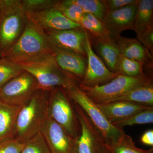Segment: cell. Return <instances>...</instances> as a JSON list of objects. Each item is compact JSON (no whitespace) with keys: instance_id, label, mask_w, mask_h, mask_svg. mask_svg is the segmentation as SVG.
<instances>
[{"instance_id":"cell-18","label":"cell","mask_w":153,"mask_h":153,"mask_svg":"<svg viewBox=\"0 0 153 153\" xmlns=\"http://www.w3.org/2000/svg\"><path fill=\"white\" fill-rule=\"evenodd\" d=\"M89 38L96 55L110 71L117 73V63L120 53L114 39L97 38L90 36Z\"/></svg>"},{"instance_id":"cell-14","label":"cell","mask_w":153,"mask_h":153,"mask_svg":"<svg viewBox=\"0 0 153 153\" xmlns=\"http://www.w3.org/2000/svg\"><path fill=\"white\" fill-rule=\"evenodd\" d=\"M27 16L45 30H61L81 28L78 23L65 17L56 7L35 13H26Z\"/></svg>"},{"instance_id":"cell-12","label":"cell","mask_w":153,"mask_h":153,"mask_svg":"<svg viewBox=\"0 0 153 153\" xmlns=\"http://www.w3.org/2000/svg\"><path fill=\"white\" fill-rule=\"evenodd\" d=\"M51 153H72L75 138L48 116L40 131Z\"/></svg>"},{"instance_id":"cell-19","label":"cell","mask_w":153,"mask_h":153,"mask_svg":"<svg viewBox=\"0 0 153 153\" xmlns=\"http://www.w3.org/2000/svg\"><path fill=\"white\" fill-rule=\"evenodd\" d=\"M153 26V0H139L133 24L137 37Z\"/></svg>"},{"instance_id":"cell-25","label":"cell","mask_w":153,"mask_h":153,"mask_svg":"<svg viewBox=\"0 0 153 153\" xmlns=\"http://www.w3.org/2000/svg\"><path fill=\"white\" fill-rule=\"evenodd\" d=\"M55 7L67 19L79 24L85 13L74 0L59 1Z\"/></svg>"},{"instance_id":"cell-32","label":"cell","mask_w":153,"mask_h":153,"mask_svg":"<svg viewBox=\"0 0 153 153\" xmlns=\"http://www.w3.org/2000/svg\"><path fill=\"white\" fill-rule=\"evenodd\" d=\"M137 39L153 54V26L150 27L137 37Z\"/></svg>"},{"instance_id":"cell-31","label":"cell","mask_w":153,"mask_h":153,"mask_svg":"<svg viewBox=\"0 0 153 153\" xmlns=\"http://www.w3.org/2000/svg\"><path fill=\"white\" fill-rule=\"evenodd\" d=\"M25 144L12 137L8 138L0 142V153H21Z\"/></svg>"},{"instance_id":"cell-10","label":"cell","mask_w":153,"mask_h":153,"mask_svg":"<svg viewBox=\"0 0 153 153\" xmlns=\"http://www.w3.org/2000/svg\"><path fill=\"white\" fill-rule=\"evenodd\" d=\"M85 49L87 59V67L79 86L90 88L100 86L110 82L118 75L117 73L110 71L96 55L91 47L88 33Z\"/></svg>"},{"instance_id":"cell-36","label":"cell","mask_w":153,"mask_h":153,"mask_svg":"<svg viewBox=\"0 0 153 153\" xmlns=\"http://www.w3.org/2000/svg\"><path fill=\"white\" fill-rule=\"evenodd\" d=\"M1 0H0V7H1Z\"/></svg>"},{"instance_id":"cell-11","label":"cell","mask_w":153,"mask_h":153,"mask_svg":"<svg viewBox=\"0 0 153 153\" xmlns=\"http://www.w3.org/2000/svg\"><path fill=\"white\" fill-rule=\"evenodd\" d=\"M51 45L86 57L85 45L88 34L81 28L61 30H45Z\"/></svg>"},{"instance_id":"cell-23","label":"cell","mask_w":153,"mask_h":153,"mask_svg":"<svg viewBox=\"0 0 153 153\" xmlns=\"http://www.w3.org/2000/svg\"><path fill=\"white\" fill-rule=\"evenodd\" d=\"M109 153H153V148L148 150L137 147L132 138L124 132L119 140L111 144L105 143Z\"/></svg>"},{"instance_id":"cell-26","label":"cell","mask_w":153,"mask_h":153,"mask_svg":"<svg viewBox=\"0 0 153 153\" xmlns=\"http://www.w3.org/2000/svg\"><path fill=\"white\" fill-rule=\"evenodd\" d=\"M153 123V107L149 106L147 109L133 115L123 120L113 123L119 128H123L127 126L135 125L146 124Z\"/></svg>"},{"instance_id":"cell-33","label":"cell","mask_w":153,"mask_h":153,"mask_svg":"<svg viewBox=\"0 0 153 153\" xmlns=\"http://www.w3.org/2000/svg\"><path fill=\"white\" fill-rule=\"evenodd\" d=\"M107 11L116 10L136 2L137 0H104Z\"/></svg>"},{"instance_id":"cell-15","label":"cell","mask_w":153,"mask_h":153,"mask_svg":"<svg viewBox=\"0 0 153 153\" xmlns=\"http://www.w3.org/2000/svg\"><path fill=\"white\" fill-rule=\"evenodd\" d=\"M113 38L120 54L143 63L149 74L152 76L153 55L137 39L123 37L120 35Z\"/></svg>"},{"instance_id":"cell-30","label":"cell","mask_w":153,"mask_h":153,"mask_svg":"<svg viewBox=\"0 0 153 153\" xmlns=\"http://www.w3.org/2000/svg\"><path fill=\"white\" fill-rule=\"evenodd\" d=\"M58 0H21L23 9L26 13H35L55 7Z\"/></svg>"},{"instance_id":"cell-27","label":"cell","mask_w":153,"mask_h":153,"mask_svg":"<svg viewBox=\"0 0 153 153\" xmlns=\"http://www.w3.org/2000/svg\"><path fill=\"white\" fill-rule=\"evenodd\" d=\"M24 71L18 63L5 58L0 59V89L12 78Z\"/></svg>"},{"instance_id":"cell-2","label":"cell","mask_w":153,"mask_h":153,"mask_svg":"<svg viewBox=\"0 0 153 153\" xmlns=\"http://www.w3.org/2000/svg\"><path fill=\"white\" fill-rule=\"evenodd\" d=\"M27 18V26L22 36L1 58L18 63L52 55V46L45 31Z\"/></svg>"},{"instance_id":"cell-20","label":"cell","mask_w":153,"mask_h":153,"mask_svg":"<svg viewBox=\"0 0 153 153\" xmlns=\"http://www.w3.org/2000/svg\"><path fill=\"white\" fill-rule=\"evenodd\" d=\"M21 107L0 101V142L12 137L17 116Z\"/></svg>"},{"instance_id":"cell-24","label":"cell","mask_w":153,"mask_h":153,"mask_svg":"<svg viewBox=\"0 0 153 153\" xmlns=\"http://www.w3.org/2000/svg\"><path fill=\"white\" fill-rule=\"evenodd\" d=\"M143 64L137 60L129 59L120 54L118 61L117 73L125 76L138 77L144 76Z\"/></svg>"},{"instance_id":"cell-4","label":"cell","mask_w":153,"mask_h":153,"mask_svg":"<svg viewBox=\"0 0 153 153\" xmlns=\"http://www.w3.org/2000/svg\"><path fill=\"white\" fill-rule=\"evenodd\" d=\"M28 18L21 0H1L0 57L16 43L25 31Z\"/></svg>"},{"instance_id":"cell-16","label":"cell","mask_w":153,"mask_h":153,"mask_svg":"<svg viewBox=\"0 0 153 153\" xmlns=\"http://www.w3.org/2000/svg\"><path fill=\"white\" fill-rule=\"evenodd\" d=\"M52 49V56L58 66L81 82L86 71L87 57L53 46Z\"/></svg>"},{"instance_id":"cell-13","label":"cell","mask_w":153,"mask_h":153,"mask_svg":"<svg viewBox=\"0 0 153 153\" xmlns=\"http://www.w3.org/2000/svg\"><path fill=\"white\" fill-rule=\"evenodd\" d=\"M139 0L119 10L107 11L102 22L113 38L126 30H133V24Z\"/></svg>"},{"instance_id":"cell-35","label":"cell","mask_w":153,"mask_h":153,"mask_svg":"<svg viewBox=\"0 0 153 153\" xmlns=\"http://www.w3.org/2000/svg\"><path fill=\"white\" fill-rule=\"evenodd\" d=\"M98 153H109V152L105 146V143L101 146L99 151Z\"/></svg>"},{"instance_id":"cell-17","label":"cell","mask_w":153,"mask_h":153,"mask_svg":"<svg viewBox=\"0 0 153 153\" xmlns=\"http://www.w3.org/2000/svg\"><path fill=\"white\" fill-rule=\"evenodd\" d=\"M96 104L107 120L112 124L144 110L149 107L126 101L112 102Z\"/></svg>"},{"instance_id":"cell-7","label":"cell","mask_w":153,"mask_h":153,"mask_svg":"<svg viewBox=\"0 0 153 153\" xmlns=\"http://www.w3.org/2000/svg\"><path fill=\"white\" fill-rule=\"evenodd\" d=\"M152 82V76L149 74L138 77L118 74L115 78L104 85L93 88L79 86L94 102L105 103L135 88Z\"/></svg>"},{"instance_id":"cell-22","label":"cell","mask_w":153,"mask_h":153,"mask_svg":"<svg viewBox=\"0 0 153 153\" xmlns=\"http://www.w3.org/2000/svg\"><path fill=\"white\" fill-rule=\"evenodd\" d=\"M79 24L94 38L102 39L112 38L103 22L91 14L85 13Z\"/></svg>"},{"instance_id":"cell-9","label":"cell","mask_w":153,"mask_h":153,"mask_svg":"<svg viewBox=\"0 0 153 153\" xmlns=\"http://www.w3.org/2000/svg\"><path fill=\"white\" fill-rule=\"evenodd\" d=\"M73 102L80 128L75 138L72 153H98L105 143L104 139L87 114L78 105Z\"/></svg>"},{"instance_id":"cell-21","label":"cell","mask_w":153,"mask_h":153,"mask_svg":"<svg viewBox=\"0 0 153 153\" xmlns=\"http://www.w3.org/2000/svg\"><path fill=\"white\" fill-rule=\"evenodd\" d=\"M115 101L129 102L147 106H153L152 82L135 88L108 102Z\"/></svg>"},{"instance_id":"cell-28","label":"cell","mask_w":153,"mask_h":153,"mask_svg":"<svg viewBox=\"0 0 153 153\" xmlns=\"http://www.w3.org/2000/svg\"><path fill=\"white\" fill-rule=\"evenodd\" d=\"M84 13L93 15L102 22L107 13L104 0H74Z\"/></svg>"},{"instance_id":"cell-29","label":"cell","mask_w":153,"mask_h":153,"mask_svg":"<svg viewBox=\"0 0 153 153\" xmlns=\"http://www.w3.org/2000/svg\"><path fill=\"white\" fill-rule=\"evenodd\" d=\"M21 153H51L41 132L25 143Z\"/></svg>"},{"instance_id":"cell-34","label":"cell","mask_w":153,"mask_h":153,"mask_svg":"<svg viewBox=\"0 0 153 153\" xmlns=\"http://www.w3.org/2000/svg\"><path fill=\"white\" fill-rule=\"evenodd\" d=\"M140 142L143 144L153 146V130L150 129L145 132L140 137Z\"/></svg>"},{"instance_id":"cell-3","label":"cell","mask_w":153,"mask_h":153,"mask_svg":"<svg viewBox=\"0 0 153 153\" xmlns=\"http://www.w3.org/2000/svg\"><path fill=\"white\" fill-rule=\"evenodd\" d=\"M23 70L35 77L39 88L49 91L56 87L66 89L74 85H79L80 81L62 70L58 66L52 55H46L18 63Z\"/></svg>"},{"instance_id":"cell-8","label":"cell","mask_w":153,"mask_h":153,"mask_svg":"<svg viewBox=\"0 0 153 153\" xmlns=\"http://www.w3.org/2000/svg\"><path fill=\"white\" fill-rule=\"evenodd\" d=\"M39 88L35 77L24 70L1 88L0 101L13 106L22 107Z\"/></svg>"},{"instance_id":"cell-6","label":"cell","mask_w":153,"mask_h":153,"mask_svg":"<svg viewBox=\"0 0 153 153\" xmlns=\"http://www.w3.org/2000/svg\"><path fill=\"white\" fill-rule=\"evenodd\" d=\"M72 102L65 88L56 87L49 91L48 116L75 138L79 133L80 126Z\"/></svg>"},{"instance_id":"cell-1","label":"cell","mask_w":153,"mask_h":153,"mask_svg":"<svg viewBox=\"0 0 153 153\" xmlns=\"http://www.w3.org/2000/svg\"><path fill=\"white\" fill-rule=\"evenodd\" d=\"M49 92L39 88L21 107L15 123L13 139L25 143L40 132L48 117Z\"/></svg>"},{"instance_id":"cell-5","label":"cell","mask_w":153,"mask_h":153,"mask_svg":"<svg viewBox=\"0 0 153 153\" xmlns=\"http://www.w3.org/2000/svg\"><path fill=\"white\" fill-rule=\"evenodd\" d=\"M72 101L81 108L97 130L101 134L105 143L111 144L117 141L124 132L123 128H119L108 122L97 105L91 100L79 85H74L66 89Z\"/></svg>"}]
</instances>
